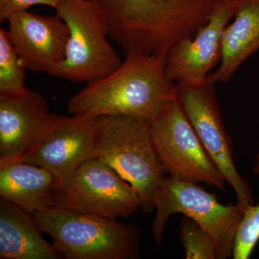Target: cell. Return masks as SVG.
<instances>
[{
	"mask_svg": "<svg viewBox=\"0 0 259 259\" xmlns=\"http://www.w3.org/2000/svg\"><path fill=\"white\" fill-rule=\"evenodd\" d=\"M108 76L87 83L69 99L71 115L124 116L150 124L176 98V83L166 74V54L131 51Z\"/></svg>",
	"mask_w": 259,
	"mask_h": 259,
	"instance_id": "cell-1",
	"label": "cell"
},
{
	"mask_svg": "<svg viewBox=\"0 0 259 259\" xmlns=\"http://www.w3.org/2000/svg\"><path fill=\"white\" fill-rule=\"evenodd\" d=\"M105 13L109 35L125 53L166 54L193 37L221 0H92Z\"/></svg>",
	"mask_w": 259,
	"mask_h": 259,
	"instance_id": "cell-2",
	"label": "cell"
},
{
	"mask_svg": "<svg viewBox=\"0 0 259 259\" xmlns=\"http://www.w3.org/2000/svg\"><path fill=\"white\" fill-rule=\"evenodd\" d=\"M93 157L111 166L132 186L144 212L154 210L166 172L153 146L149 124L124 116L97 117Z\"/></svg>",
	"mask_w": 259,
	"mask_h": 259,
	"instance_id": "cell-3",
	"label": "cell"
},
{
	"mask_svg": "<svg viewBox=\"0 0 259 259\" xmlns=\"http://www.w3.org/2000/svg\"><path fill=\"white\" fill-rule=\"evenodd\" d=\"M42 232L52 238L59 256L66 259L139 258L137 227L115 218L51 207L34 214Z\"/></svg>",
	"mask_w": 259,
	"mask_h": 259,
	"instance_id": "cell-4",
	"label": "cell"
},
{
	"mask_svg": "<svg viewBox=\"0 0 259 259\" xmlns=\"http://www.w3.org/2000/svg\"><path fill=\"white\" fill-rule=\"evenodd\" d=\"M56 15L69 29L64 60L49 75L75 83L97 81L115 71L122 61L107 40L103 10L92 0H61Z\"/></svg>",
	"mask_w": 259,
	"mask_h": 259,
	"instance_id": "cell-5",
	"label": "cell"
},
{
	"mask_svg": "<svg viewBox=\"0 0 259 259\" xmlns=\"http://www.w3.org/2000/svg\"><path fill=\"white\" fill-rule=\"evenodd\" d=\"M156 214L152 236L156 245H161L170 216L175 213L193 219L212 237L218 259L233 256V243L244 209L237 204L223 205L214 194L197 184L165 177L155 199Z\"/></svg>",
	"mask_w": 259,
	"mask_h": 259,
	"instance_id": "cell-6",
	"label": "cell"
},
{
	"mask_svg": "<svg viewBox=\"0 0 259 259\" xmlns=\"http://www.w3.org/2000/svg\"><path fill=\"white\" fill-rule=\"evenodd\" d=\"M149 126L158 159L170 177L206 184L226 192L224 177L201 143L177 97Z\"/></svg>",
	"mask_w": 259,
	"mask_h": 259,
	"instance_id": "cell-7",
	"label": "cell"
},
{
	"mask_svg": "<svg viewBox=\"0 0 259 259\" xmlns=\"http://www.w3.org/2000/svg\"><path fill=\"white\" fill-rule=\"evenodd\" d=\"M52 207L117 219L131 217L140 205L132 186L111 166L93 157L54 191Z\"/></svg>",
	"mask_w": 259,
	"mask_h": 259,
	"instance_id": "cell-8",
	"label": "cell"
},
{
	"mask_svg": "<svg viewBox=\"0 0 259 259\" xmlns=\"http://www.w3.org/2000/svg\"><path fill=\"white\" fill-rule=\"evenodd\" d=\"M214 84L199 86L176 83V97L209 156L236 194L238 204L245 209L254 204L247 181L237 170L233 142L227 132L216 100Z\"/></svg>",
	"mask_w": 259,
	"mask_h": 259,
	"instance_id": "cell-9",
	"label": "cell"
},
{
	"mask_svg": "<svg viewBox=\"0 0 259 259\" xmlns=\"http://www.w3.org/2000/svg\"><path fill=\"white\" fill-rule=\"evenodd\" d=\"M97 117L51 115L40 140L20 161L52 174L55 190L64 187L87 160L93 158Z\"/></svg>",
	"mask_w": 259,
	"mask_h": 259,
	"instance_id": "cell-10",
	"label": "cell"
},
{
	"mask_svg": "<svg viewBox=\"0 0 259 259\" xmlns=\"http://www.w3.org/2000/svg\"><path fill=\"white\" fill-rule=\"evenodd\" d=\"M234 15V0H221L193 37L174 45L166 56L167 77L177 84L199 86L221 61L223 31Z\"/></svg>",
	"mask_w": 259,
	"mask_h": 259,
	"instance_id": "cell-11",
	"label": "cell"
},
{
	"mask_svg": "<svg viewBox=\"0 0 259 259\" xmlns=\"http://www.w3.org/2000/svg\"><path fill=\"white\" fill-rule=\"evenodd\" d=\"M8 36L26 69L49 74L64 60L67 25L59 16L20 12L8 20Z\"/></svg>",
	"mask_w": 259,
	"mask_h": 259,
	"instance_id": "cell-12",
	"label": "cell"
},
{
	"mask_svg": "<svg viewBox=\"0 0 259 259\" xmlns=\"http://www.w3.org/2000/svg\"><path fill=\"white\" fill-rule=\"evenodd\" d=\"M51 115L36 92L0 95V164L20 161L40 140Z\"/></svg>",
	"mask_w": 259,
	"mask_h": 259,
	"instance_id": "cell-13",
	"label": "cell"
},
{
	"mask_svg": "<svg viewBox=\"0 0 259 259\" xmlns=\"http://www.w3.org/2000/svg\"><path fill=\"white\" fill-rule=\"evenodd\" d=\"M233 17L223 31L220 66L207 77L213 84L229 81L259 49V0H234Z\"/></svg>",
	"mask_w": 259,
	"mask_h": 259,
	"instance_id": "cell-14",
	"label": "cell"
},
{
	"mask_svg": "<svg viewBox=\"0 0 259 259\" xmlns=\"http://www.w3.org/2000/svg\"><path fill=\"white\" fill-rule=\"evenodd\" d=\"M33 214L0 198V259H57Z\"/></svg>",
	"mask_w": 259,
	"mask_h": 259,
	"instance_id": "cell-15",
	"label": "cell"
},
{
	"mask_svg": "<svg viewBox=\"0 0 259 259\" xmlns=\"http://www.w3.org/2000/svg\"><path fill=\"white\" fill-rule=\"evenodd\" d=\"M55 179L36 165L21 161L0 164V198L31 214L52 207Z\"/></svg>",
	"mask_w": 259,
	"mask_h": 259,
	"instance_id": "cell-16",
	"label": "cell"
},
{
	"mask_svg": "<svg viewBox=\"0 0 259 259\" xmlns=\"http://www.w3.org/2000/svg\"><path fill=\"white\" fill-rule=\"evenodd\" d=\"M25 70L8 36L0 28V95H18L26 93Z\"/></svg>",
	"mask_w": 259,
	"mask_h": 259,
	"instance_id": "cell-17",
	"label": "cell"
},
{
	"mask_svg": "<svg viewBox=\"0 0 259 259\" xmlns=\"http://www.w3.org/2000/svg\"><path fill=\"white\" fill-rule=\"evenodd\" d=\"M180 237L187 259H218L212 237L192 218L184 216Z\"/></svg>",
	"mask_w": 259,
	"mask_h": 259,
	"instance_id": "cell-18",
	"label": "cell"
},
{
	"mask_svg": "<svg viewBox=\"0 0 259 259\" xmlns=\"http://www.w3.org/2000/svg\"><path fill=\"white\" fill-rule=\"evenodd\" d=\"M259 241V202L244 211L235 236L233 258L248 259Z\"/></svg>",
	"mask_w": 259,
	"mask_h": 259,
	"instance_id": "cell-19",
	"label": "cell"
},
{
	"mask_svg": "<svg viewBox=\"0 0 259 259\" xmlns=\"http://www.w3.org/2000/svg\"><path fill=\"white\" fill-rule=\"evenodd\" d=\"M61 0H0V22L8 21L13 15L27 11L35 5H46L56 8Z\"/></svg>",
	"mask_w": 259,
	"mask_h": 259,
	"instance_id": "cell-20",
	"label": "cell"
},
{
	"mask_svg": "<svg viewBox=\"0 0 259 259\" xmlns=\"http://www.w3.org/2000/svg\"><path fill=\"white\" fill-rule=\"evenodd\" d=\"M253 174L255 176L259 175V150L256 153V156H255V164L253 168Z\"/></svg>",
	"mask_w": 259,
	"mask_h": 259,
	"instance_id": "cell-21",
	"label": "cell"
}]
</instances>
